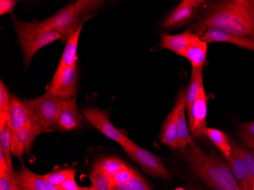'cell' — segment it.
Segmentation results:
<instances>
[{
	"instance_id": "f1b7e54d",
	"label": "cell",
	"mask_w": 254,
	"mask_h": 190,
	"mask_svg": "<svg viewBox=\"0 0 254 190\" xmlns=\"http://www.w3.org/2000/svg\"><path fill=\"white\" fill-rule=\"evenodd\" d=\"M75 173H76V171L75 169L69 168V169L53 171V172L49 173V174H44V177L50 182L55 184V185L59 186L65 181H68V180L75 178Z\"/></svg>"
},
{
	"instance_id": "836d02e7",
	"label": "cell",
	"mask_w": 254,
	"mask_h": 190,
	"mask_svg": "<svg viewBox=\"0 0 254 190\" xmlns=\"http://www.w3.org/2000/svg\"><path fill=\"white\" fill-rule=\"evenodd\" d=\"M17 1L15 0H1L0 1V15L12 13Z\"/></svg>"
},
{
	"instance_id": "e575fe53",
	"label": "cell",
	"mask_w": 254,
	"mask_h": 190,
	"mask_svg": "<svg viewBox=\"0 0 254 190\" xmlns=\"http://www.w3.org/2000/svg\"><path fill=\"white\" fill-rule=\"evenodd\" d=\"M57 187L59 190H85L88 188V187H82L78 186L75 182V178L68 180Z\"/></svg>"
},
{
	"instance_id": "3957f363",
	"label": "cell",
	"mask_w": 254,
	"mask_h": 190,
	"mask_svg": "<svg viewBox=\"0 0 254 190\" xmlns=\"http://www.w3.org/2000/svg\"><path fill=\"white\" fill-rule=\"evenodd\" d=\"M102 1L78 0L69 2L57 13L41 21L44 28L57 31L62 35L63 43H66L68 38L76 31L85 17L90 12L101 7Z\"/></svg>"
},
{
	"instance_id": "74e56055",
	"label": "cell",
	"mask_w": 254,
	"mask_h": 190,
	"mask_svg": "<svg viewBox=\"0 0 254 190\" xmlns=\"http://www.w3.org/2000/svg\"><path fill=\"white\" fill-rule=\"evenodd\" d=\"M91 190V187H88V188L87 189V190Z\"/></svg>"
},
{
	"instance_id": "f35d334b",
	"label": "cell",
	"mask_w": 254,
	"mask_h": 190,
	"mask_svg": "<svg viewBox=\"0 0 254 190\" xmlns=\"http://www.w3.org/2000/svg\"><path fill=\"white\" fill-rule=\"evenodd\" d=\"M190 190H195V188H190Z\"/></svg>"
},
{
	"instance_id": "8d00e7d4",
	"label": "cell",
	"mask_w": 254,
	"mask_h": 190,
	"mask_svg": "<svg viewBox=\"0 0 254 190\" xmlns=\"http://www.w3.org/2000/svg\"><path fill=\"white\" fill-rule=\"evenodd\" d=\"M251 190H254V179L253 180L252 188H251Z\"/></svg>"
},
{
	"instance_id": "83f0119b",
	"label": "cell",
	"mask_w": 254,
	"mask_h": 190,
	"mask_svg": "<svg viewBox=\"0 0 254 190\" xmlns=\"http://www.w3.org/2000/svg\"><path fill=\"white\" fill-rule=\"evenodd\" d=\"M114 190H152V189L138 173L135 172L128 182L117 186Z\"/></svg>"
},
{
	"instance_id": "d4e9b609",
	"label": "cell",
	"mask_w": 254,
	"mask_h": 190,
	"mask_svg": "<svg viewBox=\"0 0 254 190\" xmlns=\"http://www.w3.org/2000/svg\"><path fill=\"white\" fill-rule=\"evenodd\" d=\"M11 132L12 131L8 127V124L3 127H0V150L3 152L10 167L13 168L11 161Z\"/></svg>"
},
{
	"instance_id": "7a4b0ae2",
	"label": "cell",
	"mask_w": 254,
	"mask_h": 190,
	"mask_svg": "<svg viewBox=\"0 0 254 190\" xmlns=\"http://www.w3.org/2000/svg\"><path fill=\"white\" fill-rule=\"evenodd\" d=\"M184 159L193 172L212 190H241L228 162L216 155L204 154L191 141L184 151Z\"/></svg>"
},
{
	"instance_id": "30bf717a",
	"label": "cell",
	"mask_w": 254,
	"mask_h": 190,
	"mask_svg": "<svg viewBox=\"0 0 254 190\" xmlns=\"http://www.w3.org/2000/svg\"><path fill=\"white\" fill-rule=\"evenodd\" d=\"M49 130L38 125L31 124L28 127L12 131L11 132V154L17 158H21L25 153L28 152L32 147L37 137Z\"/></svg>"
},
{
	"instance_id": "d6986e66",
	"label": "cell",
	"mask_w": 254,
	"mask_h": 190,
	"mask_svg": "<svg viewBox=\"0 0 254 190\" xmlns=\"http://www.w3.org/2000/svg\"><path fill=\"white\" fill-rule=\"evenodd\" d=\"M208 44L193 32L187 48L184 58L188 59L192 67H203L206 61Z\"/></svg>"
},
{
	"instance_id": "44dd1931",
	"label": "cell",
	"mask_w": 254,
	"mask_h": 190,
	"mask_svg": "<svg viewBox=\"0 0 254 190\" xmlns=\"http://www.w3.org/2000/svg\"><path fill=\"white\" fill-rule=\"evenodd\" d=\"M186 102H184L180 108L177 121V135H178V147L180 151H184L187 146L192 141L190 135L189 128L186 120Z\"/></svg>"
},
{
	"instance_id": "52a82bcc",
	"label": "cell",
	"mask_w": 254,
	"mask_h": 190,
	"mask_svg": "<svg viewBox=\"0 0 254 190\" xmlns=\"http://www.w3.org/2000/svg\"><path fill=\"white\" fill-rule=\"evenodd\" d=\"M82 114L91 126H93L107 138L116 141L122 148L132 142V141L124 135L121 130L113 125L108 114L98 107L85 108L82 110Z\"/></svg>"
},
{
	"instance_id": "7c38bea8",
	"label": "cell",
	"mask_w": 254,
	"mask_h": 190,
	"mask_svg": "<svg viewBox=\"0 0 254 190\" xmlns=\"http://www.w3.org/2000/svg\"><path fill=\"white\" fill-rule=\"evenodd\" d=\"M186 91L182 90L179 93L175 106L165 119L161 133L160 139L161 142L171 149H176L178 147V135H177V121L180 108L184 102H186Z\"/></svg>"
},
{
	"instance_id": "277c9868",
	"label": "cell",
	"mask_w": 254,
	"mask_h": 190,
	"mask_svg": "<svg viewBox=\"0 0 254 190\" xmlns=\"http://www.w3.org/2000/svg\"><path fill=\"white\" fill-rule=\"evenodd\" d=\"M14 25L22 51L25 68L29 65L33 57L39 50L58 40L63 39L61 34L46 29L41 25V21L37 19L31 22H25L14 18Z\"/></svg>"
},
{
	"instance_id": "e0dca14e",
	"label": "cell",
	"mask_w": 254,
	"mask_h": 190,
	"mask_svg": "<svg viewBox=\"0 0 254 190\" xmlns=\"http://www.w3.org/2000/svg\"><path fill=\"white\" fill-rule=\"evenodd\" d=\"M231 144L232 147V155L226 161L229 164L230 168L232 170V174L240 189L241 190H251L253 180L251 179L243 160L241 159L232 141Z\"/></svg>"
},
{
	"instance_id": "ffe728a7",
	"label": "cell",
	"mask_w": 254,
	"mask_h": 190,
	"mask_svg": "<svg viewBox=\"0 0 254 190\" xmlns=\"http://www.w3.org/2000/svg\"><path fill=\"white\" fill-rule=\"evenodd\" d=\"M192 34L193 32L190 30H188L181 34H174V35L161 34L160 47L161 48L169 50L178 55L184 57Z\"/></svg>"
},
{
	"instance_id": "2e32d148",
	"label": "cell",
	"mask_w": 254,
	"mask_h": 190,
	"mask_svg": "<svg viewBox=\"0 0 254 190\" xmlns=\"http://www.w3.org/2000/svg\"><path fill=\"white\" fill-rule=\"evenodd\" d=\"M82 124V117L78 112L75 98L63 99L60 113L58 127L62 129H75Z\"/></svg>"
},
{
	"instance_id": "9a60e30c",
	"label": "cell",
	"mask_w": 254,
	"mask_h": 190,
	"mask_svg": "<svg viewBox=\"0 0 254 190\" xmlns=\"http://www.w3.org/2000/svg\"><path fill=\"white\" fill-rule=\"evenodd\" d=\"M200 38L207 44L215 42L228 43L243 49L254 51V41L252 40L235 36L233 34L215 27L207 28Z\"/></svg>"
},
{
	"instance_id": "4316f807",
	"label": "cell",
	"mask_w": 254,
	"mask_h": 190,
	"mask_svg": "<svg viewBox=\"0 0 254 190\" xmlns=\"http://www.w3.org/2000/svg\"><path fill=\"white\" fill-rule=\"evenodd\" d=\"M10 95L3 81H0V127L7 124Z\"/></svg>"
},
{
	"instance_id": "4dcf8cb0",
	"label": "cell",
	"mask_w": 254,
	"mask_h": 190,
	"mask_svg": "<svg viewBox=\"0 0 254 190\" xmlns=\"http://www.w3.org/2000/svg\"><path fill=\"white\" fill-rule=\"evenodd\" d=\"M239 134L245 146L254 150V121L242 124L239 129Z\"/></svg>"
},
{
	"instance_id": "484cf974",
	"label": "cell",
	"mask_w": 254,
	"mask_h": 190,
	"mask_svg": "<svg viewBox=\"0 0 254 190\" xmlns=\"http://www.w3.org/2000/svg\"><path fill=\"white\" fill-rule=\"evenodd\" d=\"M235 148L239 154L241 159L243 160L248 173L251 176V179H254V150L251 149L247 146L237 144L235 141H232Z\"/></svg>"
},
{
	"instance_id": "1f68e13d",
	"label": "cell",
	"mask_w": 254,
	"mask_h": 190,
	"mask_svg": "<svg viewBox=\"0 0 254 190\" xmlns=\"http://www.w3.org/2000/svg\"><path fill=\"white\" fill-rule=\"evenodd\" d=\"M135 172L136 171H135V170L126 165L119 172L117 173L112 177H110V181H111V184L114 188L117 186L122 185V184L128 182L133 177Z\"/></svg>"
},
{
	"instance_id": "603a6c76",
	"label": "cell",
	"mask_w": 254,
	"mask_h": 190,
	"mask_svg": "<svg viewBox=\"0 0 254 190\" xmlns=\"http://www.w3.org/2000/svg\"><path fill=\"white\" fill-rule=\"evenodd\" d=\"M127 164L120 158L108 157L98 160L94 164L91 171L104 174L110 178L119 172Z\"/></svg>"
},
{
	"instance_id": "cb8c5ba5",
	"label": "cell",
	"mask_w": 254,
	"mask_h": 190,
	"mask_svg": "<svg viewBox=\"0 0 254 190\" xmlns=\"http://www.w3.org/2000/svg\"><path fill=\"white\" fill-rule=\"evenodd\" d=\"M205 136L208 137L221 151L226 161L229 159L232 153V144L228 136L223 132L217 128H208L205 132Z\"/></svg>"
},
{
	"instance_id": "5b68a950",
	"label": "cell",
	"mask_w": 254,
	"mask_h": 190,
	"mask_svg": "<svg viewBox=\"0 0 254 190\" xmlns=\"http://www.w3.org/2000/svg\"><path fill=\"white\" fill-rule=\"evenodd\" d=\"M63 98L54 96L49 91L41 96L28 100L37 124L45 129L52 131L58 126Z\"/></svg>"
},
{
	"instance_id": "9c48e42d",
	"label": "cell",
	"mask_w": 254,
	"mask_h": 190,
	"mask_svg": "<svg viewBox=\"0 0 254 190\" xmlns=\"http://www.w3.org/2000/svg\"><path fill=\"white\" fill-rule=\"evenodd\" d=\"M207 108L208 97L204 86L202 87L195 101L188 111L189 127L192 137L199 138L205 136L207 127Z\"/></svg>"
},
{
	"instance_id": "5bb4252c",
	"label": "cell",
	"mask_w": 254,
	"mask_h": 190,
	"mask_svg": "<svg viewBox=\"0 0 254 190\" xmlns=\"http://www.w3.org/2000/svg\"><path fill=\"white\" fill-rule=\"evenodd\" d=\"M15 182L18 187L28 190H59L58 187L46 179L44 175L33 172L25 166L15 174Z\"/></svg>"
},
{
	"instance_id": "4fadbf2b",
	"label": "cell",
	"mask_w": 254,
	"mask_h": 190,
	"mask_svg": "<svg viewBox=\"0 0 254 190\" xmlns=\"http://www.w3.org/2000/svg\"><path fill=\"white\" fill-rule=\"evenodd\" d=\"M205 2L202 0H184L165 18L162 27L175 28L186 24L192 18L198 8Z\"/></svg>"
},
{
	"instance_id": "f546056e",
	"label": "cell",
	"mask_w": 254,
	"mask_h": 190,
	"mask_svg": "<svg viewBox=\"0 0 254 190\" xmlns=\"http://www.w3.org/2000/svg\"><path fill=\"white\" fill-rule=\"evenodd\" d=\"M91 188L92 190H114V187L110 181L109 177L99 173L91 171L90 173Z\"/></svg>"
},
{
	"instance_id": "8992f818",
	"label": "cell",
	"mask_w": 254,
	"mask_h": 190,
	"mask_svg": "<svg viewBox=\"0 0 254 190\" xmlns=\"http://www.w3.org/2000/svg\"><path fill=\"white\" fill-rule=\"evenodd\" d=\"M123 148L147 174L163 180H169L171 178L170 172L162 162V160L153 153L138 146L133 141Z\"/></svg>"
},
{
	"instance_id": "d6a6232c",
	"label": "cell",
	"mask_w": 254,
	"mask_h": 190,
	"mask_svg": "<svg viewBox=\"0 0 254 190\" xmlns=\"http://www.w3.org/2000/svg\"><path fill=\"white\" fill-rule=\"evenodd\" d=\"M15 176L14 171L0 174V190H28L17 185Z\"/></svg>"
},
{
	"instance_id": "ba28073f",
	"label": "cell",
	"mask_w": 254,
	"mask_h": 190,
	"mask_svg": "<svg viewBox=\"0 0 254 190\" xmlns=\"http://www.w3.org/2000/svg\"><path fill=\"white\" fill-rule=\"evenodd\" d=\"M78 77L77 65L65 67L61 72H55L48 91L63 99L75 98Z\"/></svg>"
},
{
	"instance_id": "ac0fdd59",
	"label": "cell",
	"mask_w": 254,
	"mask_h": 190,
	"mask_svg": "<svg viewBox=\"0 0 254 190\" xmlns=\"http://www.w3.org/2000/svg\"><path fill=\"white\" fill-rule=\"evenodd\" d=\"M91 18V16H90V15L85 17V19L83 20L82 24L79 25L76 31L72 34L70 38H68V41L65 43V48H64L62 57H61V61H60L59 65L57 67L56 72H61L65 67L77 65V61H78L77 49H78L80 35H81V32H82V28L85 25V21Z\"/></svg>"
},
{
	"instance_id": "7402d4cb",
	"label": "cell",
	"mask_w": 254,
	"mask_h": 190,
	"mask_svg": "<svg viewBox=\"0 0 254 190\" xmlns=\"http://www.w3.org/2000/svg\"><path fill=\"white\" fill-rule=\"evenodd\" d=\"M203 67H192L190 81L186 91V110L190 108L199 91L203 87Z\"/></svg>"
},
{
	"instance_id": "d590c367",
	"label": "cell",
	"mask_w": 254,
	"mask_h": 190,
	"mask_svg": "<svg viewBox=\"0 0 254 190\" xmlns=\"http://www.w3.org/2000/svg\"><path fill=\"white\" fill-rule=\"evenodd\" d=\"M8 171H14L13 168L10 167L3 152L0 150V174H3Z\"/></svg>"
},
{
	"instance_id": "6da1fadb",
	"label": "cell",
	"mask_w": 254,
	"mask_h": 190,
	"mask_svg": "<svg viewBox=\"0 0 254 190\" xmlns=\"http://www.w3.org/2000/svg\"><path fill=\"white\" fill-rule=\"evenodd\" d=\"M209 27L254 41V0L215 2L196 22L194 33L201 37Z\"/></svg>"
},
{
	"instance_id": "8fae6325",
	"label": "cell",
	"mask_w": 254,
	"mask_h": 190,
	"mask_svg": "<svg viewBox=\"0 0 254 190\" xmlns=\"http://www.w3.org/2000/svg\"><path fill=\"white\" fill-rule=\"evenodd\" d=\"M7 124L11 131L37 124L28 101H23L15 95L10 96Z\"/></svg>"
}]
</instances>
